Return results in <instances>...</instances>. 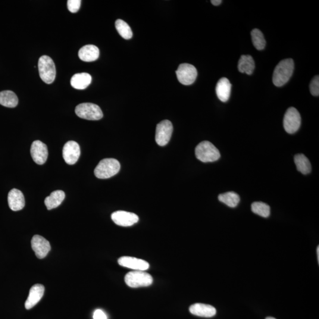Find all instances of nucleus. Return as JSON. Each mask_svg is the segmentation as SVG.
Listing matches in <instances>:
<instances>
[{"label":"nucleus","mask_w":319,"mask_h":319,"mask_svg":"<svg viewBox=\"0 0 319 319\" xmlns=\"http://www.w3.org/2000/svg\"><path fill=\"white\" fill-rule=\"evenodd\" d=\"M125 282L131 288L148 287L152 285L153 278L151 275L145 271H133L126 275Z\"/></svg>","instance_id":"obj_5"},{"label":"nucleus","mask_w":319,"mask_h":319,"mask_svg":"<svg viewBox=\"0 0 319 319\" xmlns=\"http://www.w3.org/2000/svg\"><path fill=\"white\" fill-rule=\"evenodd\" d=\"M317 252H318V262H319V246H318L317 248Z\"/></svg>","instance_id":"obj_33"},{"label":"nucleus","mask_w":319,"mask_h":319,"mask_svg":"<svg viewBox=\"0 0 319 319\" xmlns=\"http://www.w3.org/2000/svg\"><path fill=\"white\" fill-rule=\"evenodd\" d=\"M265 319H275V318H274L273 317H268V318H266Z\"/></svg>","instance_id":"obj_34"},{"label":"nucleus","mask_w":319,"mask_h":319,"mask_svg":"<svg viewBox=\"0 0 319 319\" xmlns=\"http://www.w3.org/2000/svg\"><path fill=\"white\" fill-rule=\"evenodd\" d=\"M92 82V77L87 73L76 74L71 78V86L75 89H85Z\"/></svg>","instance_id":"obj_20"},{"label":"nucleus","mask_w":319,"mask_h":319,"mask_svg":"<svg viewBox=\"0 0 319 319\" xmlns=\"http://www.w3.org/2000/svg\"><path fill=\"white\" fill-rule=\"evenodd\" d=\"M211 2L213 5L217 6L221 4L222 1L221 0H212Z\"/></svg>","instance_id":"obj_32"},{"label":"nucleus","mask_w":319,"mask_h":319,"mask_svg":"<svg viewBox=\"0 0 319 319\" xmlns=\"http://www.w3.org/2000/svg\"><path fill=\"white\" fill-rule=\"evenodd\" d=\"M65 198V193L62 190H56L45 200V204L48 210L58 207Z\"/></svg>","instance_id":"obj_21"},{"label":"nucleus","mask_w":319,"mask_h":319,"mask_svg":"<svg viewBox=\"0 0 319 319\" xmlns=\"http://www.w3.org/2000/svg\"><path fill=\"white\" fill-rule=\"evenodd\" d=\"M295 162L297 169L303 174H308L312 171L311 162L304 155L299 154L295 156Z\"/></svg>","instance_id":"obj_24"},{"label":"nucleus","mask_w":319,"mask_h":319,"mask_svg":"<svg viewBox=\"0 0 319 319\" xmlns=\"http://www.w3.org/2000/svg\"><path fill=\"white\" fill-rule=\"evenodd\" d=\"M219 201L230 208H236L240 202L239 196L234 192H228L218 196Z\"/></svg>","instance_id":"obj_25"},{"label":"nucleus","mask_w":319,"mask_h":319,"mask_svg":"<svg viewBox=\"0 0 319 319\" xmlns=\"http://www.w3.org/2000/svg\"><path fill=\"white\" fill-rule=\"evenodd\" d=\"M80 147L74 141H70L64 145L63 158L67 164L73 165L76 163L80 157Z\"/></svg>","instance_id":"obj_13"},{"label":"nucleus","mask_w":319,"mask_h":319,"mask_svg":"<svg viewBox=\"0 0 319 319\" xmlns=\"http://www.w3.org/2000/svg\"><path fill=\"white\" fill-rule=\"evenodd\" d=\"M112 220L114 223L121 227H130L138 223V216L134 213L123 211H118L111 215Z\"/></svg>","instance_id":"obj_10"},{"label":"nucleus","mask_w":319,"mask_h":319,"mask_svg":"<svg viewBox=\"0 0 319 319\" xmlns=\"http://www.w3.org/2000/svg\"><path fill=\"white\" fill-rule=\"evenodd\" d=\"M176 73L178 80L184 85H192L198 76L196 68L189 64L180 65Z\"/></svg>","instance_id":"obj_8"},{"label":"nucleus","mask_w":319,"mask_h":319,"mask_svg":"<svg viewBox=\"0 0 319 319\" xmlns=\"http://www.w3.org/2000/svg\"><path fill=\"white\" fill-rule=\"evenodd\" d=\"M44 293L45 287L42 284H36L31 287L29 296L25 302V308L27 310L33 308L42 299Z\"/></svg>","instance_id":"obj_15"},{"label":"nucleus","mask_w":319,"mask_h":319,"mask_svg":"<svg viewBox=\"0 0 319 319\" xmlns=\"http://www.w3.org/2000/svg\"><path fill=\"white\" fill-rule=\"evenodd\" d=\"M120 163L115 159L102 160L94 170L95 176L98 179H109L117 174L120 170Z\"/></svg>","instance_id":"obj_2"},{"label":"nucleus","mask_w":319,"mask_h":319,"mask_svg":"<svg viewBox=\"0 0 319 319\" xmlns=\"http://www.w3.org/2000/svg\"><path fill=\"white\" fill-rule=\"evenodd\" d=\"M115 27L118 33L124 39L129 40L132 38V30L126 21L121 19L117 20L115 21Z\"/></svg>","instance_id":"obj_26"},{"label":"nucleus","mask_w":319,"mask_h":319,"mask_svg":"<svg viewBox=\"0 0 319 319\" xmlns=\"http://www.w3.org/2000/svg\"><path fill=\"white\" fill-rule=\"evenodd\" d=\"M31 243L37 257L39 259L46 257L51 251V246L48 240L38 235L33 236Z\"/></svg>","instance_id":"obj_12"},{"label":"nucleus","mask_w":319,"mask_h":319,"mask_svg":"<svg viewBox=\"0 0 319 319\" xmlns=\"http://www.w3.org/2000/svg\"><path fill=\"white\" fill-rule=\"evenodd\" d=\"M240 73L250 75L253 73L255 69V62L251 56L242 55L240 56L238 65Z\"/></svg>","instance_id":"obj_22"},{"label":"nucleus","mask_w":319,"mask_h":319,"mask_svg":"<svg viewBox=\"0 0 319 319\" xmlns=\"http://www.w3.org/2000/svg\"><path fill=\"white\" fill-rule=\"evenodd\" d=\"M293 71L294 61L292 59H286L281 61L274 71V85L278 87L285 85L292 77Z\"/></svg>","instance_id":"obj_1"},{"label":"nucleus","mask_w":319,"mask_h":319,"mask_svg":"<svg viewBox=\"0 0 319 319\" xmlns=\"http://www.w3.org/2000/svg\"><path fill=\"white\" fill-rule=\"evenodd\" d=\"M31 156L36 164L42 165L48 157V147L39 140L34 141L30 149Z\"/></svg>","instance_id":"obj_11"},{"label":"nucleus","mask_w":319,"mask_h":319,"mask_svg":"<svg viewBox=\"0 0 319 319\" xmlns=\"http://www.w3.org/2000/svg\"><path fill=\"white\" fill-rule=\"evenodd\" d=\"M173 125L170 121H162L156 127V142L160 146L167 145L173 133Z\"/></svg>","instance_id":"obj_9"},{"label":"nucleus","mask_w":319,"mask_h":319,"mask_svg":"<svg viewBox=\"0 0 319 319\" xmlns=\"http://www.w3.org/2000/svg\"><path fill=\"white\" fill-rule=\"evenodd\" d=\"M80 5V0H68V10L73 13L79 11Z\"/></svg>","instance_id":"obj_30"},{"label":"nucleus","mask_w":319,"mask_h":319,"mask_svg":"<svg viewBox=\"0 0 319 319\" xmlns=\"http://www.w3.org/2000/svg\"><path fill=\"white\" fill-rule=\"evenodd\" d=\"M252 211L262 217L268 218L270 215V207L266 203L255 202L251 205Z\"/></svg>","instance_id":"obj_28"},{"label":"nucleus","mask_w":319,"mask_h":319,"mask_svg":"<svg viewBox=\"0 0 319 319\" xmlns=\"http://www.w3.org/2000/svg\"><path fill=\"white\" fill-rule=\"evenodd\" d=\"M283 126L289 134L295 133L299 130L301 126V116L295 108L290 107L287 109L284 115Z\"/></svg>","instance_id":"obj_7"},{"label":"nucleus","mask_w":319,"mask_h":319,"mask_svg":"<svg viewBox=\"0 0 319 319\" xmlns=\"http://www.w3.org/2000/svg\"><path fill=\"white\" fill-rule=\"evenodd\" d=\"M18 99L15 93L11 90L0 92V104L8 108H14L18 105Z\"/></svg>","instance_id":"obj_23"},{"label":"nucleus","mask_w":319,"mask_h":319,"mask_svg":"<svg viewBox=\"0 0 319 319\" xmlns=\"http://www.w3.org/2000/svg\"><path fill=\"white\" fill-rule=\"evenodd\" d=\"M231 87H232V85L227 78H222L219 80L217 86H216V92H217L218 98L220 101L226 102L229 100Z\"/></svg>","instance_id":"obj_18"},{"label":"nucleus","mask_w":319,"mask_h":319,"mask_svg":"<svg viewBox=\"0 0 319 319\" xmlns=\"http://www.w3.org/2000/svg\"><path fill=\"white\" fill-rule=\"evenodd\" d=\"M251 37L253 45L258 51H262L265 48L266 42L261 31L257 29H253L251 32Z\"/></svg>","instance_id":"obj_27"},{"label":"nucleus","mask_w":319,"mask_h":319,"mask_svg":"<svg viewBox=\"0 0 319 319\" xmlns=\"http://www.w3.org/2000/svg\"><path fill=\"white\" fill-rule=\"evenodd\" d=\"M75 113L80 118L87 120H99L103 117L101 109L92 103H83L75 108Z\"/></svg>","instance_id":"obj_6"},{"label":"nucleus","mask_w":319,"mask_h":319,"mask_svg":"<svg viewBox=\"0 0 319 319\" xmlns=\"http://www.w3.org/2000/svg\"><path fill=\"white\" fill-rule=\"evenodd\" d=\"M189 311L193 315L203 318H212L217 314V310L214 306L196 303L190 306Z\"/></svg>","instance_id":"obj_17"},{"label":"nucleus","mask_w":319,"mask_h":319,"mask_svg":"<svg viewBox=\"0 0 319 319\" xmlns=\"http://www.w3.org/2000/svg\"><path fill=\"white\" fill-rule=\"evenodd\" d=\"M195 155L196 158L203 162L217 161L221 157L218 149L208 141H204L197 146Z\"/></svg>","instance_id":"obj_3"},{"label":"nucleus","mask_w":319,"mask_h":319,"mask_svg":"<svg viewBox=\"0 0 319 319\" xmlns=\"http://www.w3.org/2000/svg\"><path fill=\"white\" fill-rule=\"evenodd\" d=\"M8 203L9 207L12 211L21 210L25 206V199L23 193L16 189H12L8 193Z\"/></svg>","instance_id":"obj_16"},{"label":"nucleus","mask_w":319,"mask_h":319,"mask_svg":"<svg viewBox=\"0 0 319 319\" xmlns=\"http://www.w3.org/2000/svg\"><path fill=\"white\" fill-rule=\"evenodd\" d=\"M38 68L40 78L44 82L51 84L55 80L56 68L54 62L48 56H42L39 60Z\"/></svg>","instance_id":"obj_4"},{"label":"nucleus","mask_w":319,"mask_h":319,"mask_svg":"<svg viewBox=\"0 0 319 319\" xmlns=\"http://www.w3.org/2000/svg\"><path fill=\"white\" fill-rule=\"evenodd\" d=\"M118 262L122 267L132 269L134 271H145L150 267L149 262L132 256H122L118 259Z\"/></svg>","instance_id":"obj_14"},{"label":"nucleus","mask_w":319,"mask_h":319,"mask_svg":"<svg viewBox=\"0 0 319 319\" xmlns=\"http://www.w3.org/2000/svg\"><path fill=\"white\" fill-rule=\"evenodd\" d=\"M78 56L81 61L86 62H93L98 59L99 50L95 45H87L80 48Z\"/></svg>","instance_id":"obj_19"},{"label":"nucleus","mask_w":319,"mask_h":319,"mask_svg":"<svg viewBox=\"0 0 319 319\" xmlns=\"http://www.w3.org/2000/svg\"><path fill=\"white\" fill-rule=\"evenodd\" d=\"M310 90L312 95L315 96L319 95V77L316 76L310 84Z\"/></svg>","instance_id":"obj_29"},{"label":"nucleus","mask_w":319,"mask_h":319,"mask_svg":"<svg viewBox=\"0 0 319 319\" xmlns=\"http://www.w3.org/2000/svg\"><path fill=\"white\" fill-rule=\"evenodd\" d=\"M93 319H107V317H106V314L104 312L101 311L100 309H97L93 313Z\"/></svg>","instance_id":"obj_31"}]
</instances>
